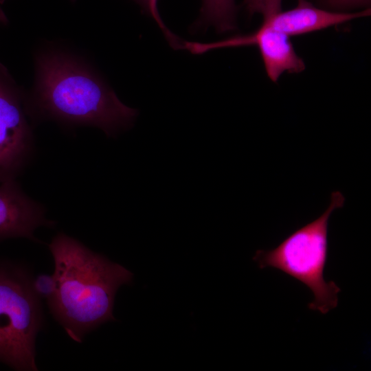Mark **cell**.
<instances>
[{
  "label": "cell",
  "mask_w": 371,
  "mask_h": 371,
  "mask_svg": "<svg viewBox=\"0 0 371 371\" xmlns=\"http://www.w3.org/2000/svg\"><path fill=\"white\" fill-rule=\"evenodd\" d=\"M35 65L34 88L24 102L27 115L36 120L95 126L108 137L133 126L137 110L122 103L79 59L51 51L37 55Z\"/></svg>",
  "instance_id": "obj_1"
},
{
  "label": "cell",
  "mask_w": 371,
  "mask_h": 371,
  "mask_svg": "<svg viewBox=\"0 0 371 371\" xmlns=\"http://www.w3.org/2000/svg\"><path fill=\"white\" fill-rule=\"evenodd\" d=\"M55 270V292L47 301L51 313L74 341L100 324L115 320V295L133 274L78 240L60 233L49 245Z\"/></svg>",
  "instance_id": "obj_2"
},
{
  "label": "cell",
  "mask_w": 371,
  "mask_h": 371,
  "mask_svg": "<svg viewBox=\"0 0 371 371\" xmlns=\"http://www.w3.org/2000/svg\"><path fill=\"white\" fill-rule=\"evenodd\" d=\"M344 202L341 192H333L330 203L321 216L293 232L276 248L257 250L253 258L260 269L273 267L303 283L314 297L308 308L323 315L337 307L341 291L333 281L325 280L324 271L328 257L329 219Z\"/></svg>",
  "instance_id": "obj_3"
},
{
  "label": "cell",
  "mask_w": 371,
  "mask_h": 371,
  "mask_svg": "<svg viewBox=\"0 0 371 371\" xmlns=\"http://www.w3.org/2000/svg\"><path fill=\"white\" fill-rule=\"evenodd\" d=\"M32 282L21 269L0 266V361L18 370H38L35 339L42 311Z\"/></svg>",
  "instance_id": "obj_4"
},
{
  "label": "cell",
  "mask_w": 371,
  "mask_h": 371,
  "mask_svg": "<svg viewBox=\"0 0 371 371\" xmlns=\"http://www.w3.org/2000/svg\"><path fill=\"white\" fill-rule=\"evenodd\" d=\"M25 95L0 63V183L16 179L34 153Z\"/></svg>",
  "instance_id": "obj_5"
},
{
  "label": "cell",
  "mask_w": 371,
  "mask_h": 371,
  "mask_svg": "<svg viewBox=\"0 0 371 371\" xmlns=\"http://www.w3.org/2000/svg\"><path fill=\"white\" fill-rule=\"evenodd\" d=\"M290 37L286 34L261 25L256 32L224 40L205 43L203 49H212L247 45H256L260 53L269 78L277 82L284 72H302L305 68L302 58L296 53Z\"/></svg>",
  "instance_id": "obj_6"
},
{
  "label": "cell",
  "mask_w": 371,
  "mask_h": 371,
  "mask_svg": "<svg viewBox=\"0 0 371 371\" xmlns=\"http://www.w3.org/2000/svg\"><path fill=\"white\" fill-rule=\"evenodd\" d=\"M43 205L29 197L16 179L0 185V239L23 237L37 241L34 236L41 226L52 227Z\"/></svg>",
  "instance_id": "obj_7"
},
{
  "label": "cell",
  "mask_w": 371,
  "mask_h": 371,
  "mask_svg": "<svg viewBox=\"0 0 371 371\" xmlns=\"http://www.w3.org/2000/svg\"><path fill=\"white\" fill-rule=\"evenodd\" d=\"M370 14V9L354 13L330 12L317 8L304 0H299L295 8L265 18L261 25L290 37L321 30Z\"/></svg>",
  "instance_id": "obj_8"
},
{
  "label": "cell",
  "mask_w": 371,
  "mask_h": 371,
  "mask_svg": "<svg viewBox=\"0 0 371 371\" xmlns=\"http://www.w3.org/2000/svg\"><path fill=\"white\" fill-rule=\"evenodd\" d=\"M236 8L234 0H203L199 20L195 29L213 25L219 32L235 28Z\"/></svg>",
  "instance_id": "obj_9"
},
{
  "label": "cell",
  "mask_w": 371,
  "mask_h": 371,
  "mask_svg": "<svg viewBox=\"0 0 371 371\" xmlns=\"http://www.w3.org/2000/svg\"><path fill=\"white\" fill-rule=\"evenodd\" d=\"M140 5L144 11L150 16L157 23L161 30L165 35L167 41L175 49H181L183 41L175 36L163 22L158 10V0H133Z\"/></svg>",
  "instance_id": "obj_10"
},
{
  "label": "cell",
  "mask_w": 371,
  "mask_h": 371,
  "mask_svg": "<svg viewBox=\"0 0 371 371\" xmlns=\"http://www.w3.org/2000/svg\"><path fill=\"white\" fill-rule=\"evenodd\" d=\"M282 0H245L249 14L259 13L264 19L281 11Z\"/></svg>",
  "instance_id": "obj_11"
},
{
  "label": "cell",
  "mask_w": 371,
  "mask_h": 371,
  "mask_svg": "<svg viewBox=\"0 0 371 371\" xmlns=\"http://www.w3.org/2000/svg\"><path fill=\"white\" fill-rule=\"evenodd\" d=\"M32 285L35 294L38 298L49 301L55 292V280L54 275L40 274L32 280Z\"/></svg>",
  "instance_id": "obj_12"
},
{
  "label": "cell",
  "mask_w": 371,
  "mask_h": 371,
  "mask_svg": "<svg viewBox=\"0 0 371 371\" xmlns=\"http://www.w3.org/2000/svg\"><path fill=\"white\" fill-rule=\"evenodd\" d=\"M327 3L335 8H347L368 3L370 0H326Z\"/></svg>",
  "instance_id": "obj_13"
},
{
  "label": "cell",
  "mask_w": 371,
  "mask_h": 371,
  "mask_svg": "<svg viewBox=\"0 0 371 371\" xmlns=\"http://www.w3.org/2000/svg\"><path fill=\"white\" fill-rule=\"evenodd\" d=\"M8 23V19L4 11L0 7V24L6 25Z\"/></svg>",
  "instance_id": "obj_14"
},
{
  "label": "cell",
  "mask_w": 371,
  "mask_h": 371,
  "mask_svg": "<svg viewBox=\"0 0 371 371\" xmlns=\"http://www.w3.org/2000/svg\"><path fill=\"white\" fill-rule=\"evenodd\" d=\"M5 0H0V4H2L5 2Z\"/></svg>",
  "instance_id": "obj_15"
},
{
  "label": "cell",
  "mask_w": 371,
  "mask_h": 371,
  "mask_svg": "<svg viewBox=\"0 0 371 371\" xmlns=\"http://www.w3.org/2000/svg\"><path fill=\"white\" fill-rule=\"evenodd\" d=\"M71 2H75L76 0H70Z\"/></svg>",
  "instance_id": "obj_16"
}]
</instances>
